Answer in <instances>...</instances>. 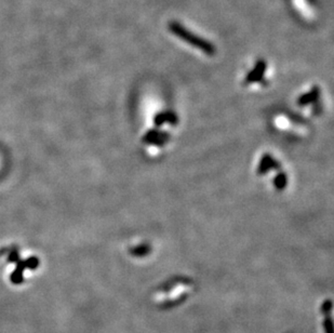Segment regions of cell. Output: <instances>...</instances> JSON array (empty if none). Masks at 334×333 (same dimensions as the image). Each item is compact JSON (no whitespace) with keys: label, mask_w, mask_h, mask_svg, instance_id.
Masks as SVG:
<instances>
[{"label":"cell","mask_w":334,"mask_h":333,"mask_svg":"<svg viewBox=\"0 0 334 333\" xmlns=\"http://www.w3.org/2000/svg\"><path fill=\"white\" fill-rule=\"evenodd\" d=\"M130 252H131V255L134 257H138V258L145 257L150 252V247L148 245H142V246L133 248V249L130 250Z\"/></svg>","instance_id":"cell-7"},{"label":"cell","mask_w":334,"mask_h":333,"mask_svg":"<svg viewBox=\"0 0 334 333\" xmlns=\"http://www.w3.org/2000/svg\"><path fill=\"white\" fill-rule=\"evenodd\" d=\"M278 168H279V163L277 162L270 155L266 154L263 156L261 162H260L258 173L264 174V173H267L269 170H271V169H278Z\"/></svg>","instance_id":"cell-4"},{"label":"cell","mask_w":334,"mask_h":333,"mask_svg":"<svg viewBox=\"0 0 334 333\" xmlns=\"http://www.w3.org/2000/svg\"><path fill=\"white\" fill-rule=\"evenodd\" d=\"M169 140V134L166 132H160L158 130H150L143 138L145 143L154 145H163Z\"/></svg>","instance_id":"cell-2"},{"label":"cell","mask_w":334,"mask_h":333,"mask_svg":"<svg viewBox=\"0 0 334 333\" xmlns=\"http://www.w3.org/2000/svg\"><path fill=\"white\" fill-rule=\"evenodd\" d=\"M287 183H288V179H287V176H286V173H279L278 176H277L274 180V184H275V187L277 189H285L286 188V186H287Z\"/></svg>","instance_id":"cell-8"},{"label":"cell","mask_w":334,"mask_h":333,"mask_svg":"<svg viewBox=\"0 0 334 333\" xmlns=\"http://www.w3.org/2000/svg\"><path fill=\"white\" fill-rule=\"evenodd\" d=\"M318 98H319V89L318 88H314L309 93H306V94L302 95V97L298 99L297 103H298V105L305 106V105H307V104H311V103H314V102H317V101H318Z\"/></svg>","instance_id":"cell-6"},{"label":"cell","mask_w":334,"mask_h":333,"mask_svg":"<svg viewBox=\"0 0 334 333\" xmlns=\"http://www.w3.org/2000/svg\"><path fill=\"white\" fill-rule=\"evenodd\" d=\"M169 122L171 125H175L178 122V117L173 112L166 111V112H161V114H158L155 117V125L156 126H162L163 123Z\"/></svg>","instance_id":"cell-5"},{"label":"cell","mask_w":334,"mask_h":333,"mask_svg":"<svg viewBox=\"0 0 334 333\" xmlns=\"http://www.w3.org/2000/svg\"><path fill=\"white\" fill-rule=\"evenodd\" d=\"M265 71H266V63L264 61H259L257 65L254 66V69L250 72V74L246 77V83L249 84L252 82L261 81L264 77Z\"/></svg>","instance_id":"cell-3"},{"label":"cell","mask_w":334,"mask_h":333,"mask_svg":"<svg viewBox=\"0 0 334 333\" xmlns=\"http://www.w3.org/2000/svg\"><path fill=\"white\" fill-rule=\"evenodd\" d=\"M169 31L173 33L174 35L178 36L180 39H182L185 42H187L191 44L192 47L201 50L202 52L207 53L208 55H213L215 53V48L211 42H209L205 40V39H202L199 36H197L195 34L187 31L183 25L178 23V22H171V23H169Z\"/></svg>","instance_id":"cell-1"}]
</instances>
